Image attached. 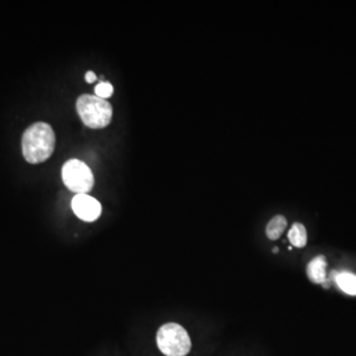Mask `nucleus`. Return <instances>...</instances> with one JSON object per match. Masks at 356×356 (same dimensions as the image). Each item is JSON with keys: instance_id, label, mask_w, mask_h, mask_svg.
<instances>
[{"instance_id": "1", "label": "nucleus", "mask_w": 356, "mask_h": 356, "mask_svg": "<svg viewBox=\"0 0 356 356\" xmlns=\"http://www.w3.org/2000/svg\"><path fill=\"white\" fill-rule=\"evenodd\" d=\"M56 135L53 128L44 122H37L23 134L22 153L32 165L42 163L55 151Z\"/></svg>"}, {"instance_id": "2", "label": "nucleus", "mask_w": 356, "mask_h": 356, "mask_svg": "<svg viewBox=\"0 0 356 356\" xmlns=\"http://www.w3.org/2000/svg\"><path fill=\"white\" fill-rule=\"evenodd\" d=\"M76 111L84 125L90 129L107 127L113 115L112 105L106 99L90 95H83L77 98Z\"/></svg>"}, {"instance_id": "3", "label": "nucleus", "mask_w": 356, "mask_h": 356, "mask_svg": "<svg viewBox=\"0 0 356 356\" xmlns=\"http://www.w3.org/2000/svg\"><path fill=\"white\" fill-rule=\"evenodd\" d=\"M156 344L165 356H186L192 348L188 332L177 323H168L159 327L156 332Z\"/></svg>"}, {"instance_id": "4", "label": "nucleus", "mask_w": 356, "mask_h": 356, "mask_svg": "<svg viewBox=\"0 0 356 356\" xmlns=\"http://www.w3.org/2000/svg\"><path fill=\"white\" fill-rule=\"evenodd\" d=\"M62 178L65 186L76 194H88L95 186L92 170L79 159H70L63 165Z\"/></svg>"}, {"instance_id": "5", "label": "nucleus", "mask_w": 356, "mask_h": 356, "mask_svg": "<svg viewBox=\"0 0 356 356\" xmlns=\"http://www.w3.org/2000/svg\"><path fill=\"white\" fill-rule=\"evenodd\" d=\"M72 208L76 217L84 222H95L102 213L99 201L88 194H76L72 198Z\"/></svg>"}, {"instance_id": "6", "label": "nucleus", "mask_w": 356, "mask_h": 356, "mask_svg": "<svg viewBox=\"0 0 356 356\" xmlns=\"http://www.w3.org/2000/svg\"><path fill=\"white\" fill-rule=\"evenodd\" d=\"M309 280L316 284H322L327 280V261L324 255L312 259L307 266Z\"/></svg>"}, {"instance_id": "7", "label": "nucleus", "mask_w": 356, "mask_h": 356, "mask_svg": "<svg viewBox=\"0 0 356 356\" xmlns=\"http://www.w3.org/2000/svg\"><path fill=\"white\" fill-rule=\"evenodd\" d=\"M336 282L341 291L351 295V296H356L355 274L348 273V271H341L337 274Z\"/></svg>"}, {"instance_id": "8", "label": "nucleus", "mask_w": 356, "mask_h": 356, "mask_svg": "<svg viewBox=\"0 0 356 356\" xmlns=\"http://www.w3.org/2000/svg\"><path fill=\"white\" fill-rule=\"evenodd\" d=\"M287 228L286 218L277 215L269 221L266 227V236L269 240L275 241L280 238L283 232Z\"/></svg>"}, {"instance_id": "9", "label": "nucleus", "mask_w": 356, "mask_h": 356, "mask_svg": "<svg viewBox=\"0 0 356 356\" xmlns=\"http://www.w3.org/2000/svg\"><path fill=\"white\" fill-rule=\"evenodd\" d=\"M288 238L294 247H305L308 236H307V231L304 225H302L301 222H294L290 231L288 232Z\"/></svg>"}, {"instance_id": "10", "label": "nucleus", "mask_w": 356, "mask_h": 356, "mask_svg": "<svg viewBox=\"0 0 356 356\" xmlns=\"http://www.w3.org/2000/svg\"><path fill=\"white\" fill-rule=\"evenodd\" d=\"M95 95L102 99H107L113 95L114 88L112 84L107 83V81H102L95 86Z\"/></svg>"}, {"instance_id": "11", "label": "nucleus", "mask_w": 356, "mask_h": 356, "mask_svg": "<svg viewBox=\"0 0 356 356\" xmlns=\"http://www.w3.org/2000/svg\"><path fill=\"white\" fill-rule=\"evenodd\" d=\"M96 79H97V76H96V74H95V72H91V70H89V72H86V81H88V83H95Z\"/></svg>"}, {"instance_id": "12", "label": "nucleus", "mask_w": 356, "mask_h": 356, "mask_svg": "<svg viewBox=\"0 0 356 356\" xmlns=\"http://www.w3.org/2000/svg\"><path fill=\"white\" fill-rule=\"evenodd\" d=\"M273 252H278V248H274Z\"/></svg>"}]
</instances>
